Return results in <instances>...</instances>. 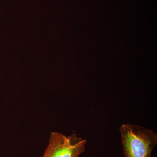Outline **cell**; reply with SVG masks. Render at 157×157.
<instances>
[{
	"instance_id": "1",
	"label": "cell",
	"mask_w": 157,
	"mask_h": 157,
	"mask_svg": "<svg viewBox=\"0 0 157 157\" xmlns=\"http://www.w3.org/2000/svg\"><path fill=\"white\" fill-rule=\"evenodd\" d=\"M119 130L126 157H151L157 143L154 131L130 124H123Z\"/></svg>"
},
{
	"instance_id": "2",
	"label": "cell",
	"mask_w": 157,
	"mask_h": 157,
	"mask_svg": "<svg viewBox=\"0 0 157 157\" xmlns=\"http://www.w3.org/2000/svg\"><path fill=\"white\" fill-rule=\"evenodd\" d=\"M86 143V139L76 134L67 136L59 132H52L42 157H78L85 150Z\"/></svg>"
}]
</instances>
